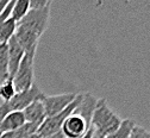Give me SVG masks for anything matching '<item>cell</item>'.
<instances>
[{
    "label": "cell",
    "mask_w": 150,
    "mask_h": 138,
    "mask_svg": "<svg viewBox=\"0 0 150 138\" xmlns=\"http://www.w3.org/2000/svg\"><path fill=\"white\" fill-rule=\"evenodd\" d=\"M120 123L122 119L110 108L106 99L97 100L91 118V127L94 130V133L99 138H105L115 132L119 127Z\"/></svg>",
    "instance_id": "1"
},
{
    "label": "cell",
    "mask_w": 150,
    "mask_h": 138,
    "mask_svg": "<svg viewBox=\"0 0 150 138\" xmlns=\"http://www.w3.org/2000/svg\"><path fill=\"white\" fill-rule=\"evenodd\" d=\"M50 10H51V5L42 10H30L22 21L19 23H17V26L22 28L41 38V36L45 32L49 25Z\"/></svg>",
    "instance_id": "2"
},
{
    "label": "cell",
    "mask_w": 150,
    "mask_h": 138,
    "mask_svg": "<svg viewBox=\"0 0 150 138\" xmlns=\"http://www.w3.org/2000/svg\"><path fill=\"white\" fill-rule=\"evenodd\" d=\"M81 99H82V93L78 94V96L75 98V100L66 110H63L59 114L47 117L44 119V122L40 125V127H38V130H37L36 133L38 134L41 138H47V137H49L51 134H55V133L60 132L64 120L74 112V110L78 107V105L81 103Z\"/></svg>",
    "instance_id": "3"
},
{
    "label": "cell",
    "mask_w": 150,
    "mask_h": 138,
    "mask_svg": "<svg viewBox=\"0 0 150 138\" xmlns=\"http://www.w3.org/2000/svg\"><path fill=\"white\" fill-rule=\"evenodd\" d=\"M35 56L36 52H25L19 67H18L12 79L17 93L29 89L35 84V74H33Z\"/></svg>",
    "instance_id": "4"
},
{
    "label": "cell",
    "mask_w": 150,
    "mask_h": 138,
    "mask_svg": "<svg viewBox=\"0 0 150 138\" xmlns=\"http://www.w3.org/2000/svg\"><path fill=\"white\" fill-rule=\"evenodd\" d=\"M78 96L75 93H63L57 95H44L42 103L44 106L45 115L51 117L55 114H59L63 110H66Z\"/></svg>",
    "instance_id": "5"
},
{
    "label": "cell",
    "mask_w": 150,
    "mask_h": 138,
    "mask_svg": "<svg viewBox=\"0 0 150 138\" xmlns=\"http://www.w3.org/2000/svg\"><path fill=\"white\" fill-rule=\"evenodd\" d=\"M45 94L42 93L40 87L36 84H33L29 89L24 92L16 93V95L7 103L10 112L12 111H23L25 107H28L30 104H32L36 100H42Z\"/></svg>",
    "instance_id": "6"
},
{
    "label": "cell",
    "mask_w": 150,
    "mask_h": 138,
    "mask_svg": "<svg viewBox=\"0 0 150 138\" xmlns=\"http://www.w3.org/2000/svg\"><path fill=\"white\" fill-rule=\"evenodd\" d=\"M91 124L74 110V112L64 120L61 131L64 138H81L89 130Z\"/></svg>",
    "instance_id": "7"
},
{
    "label": "cell",
    "mask_w": 150,
    "mask_h": 138,
    "mask_svg": "<svg viewBox=\"0 0 150 138\" xmlns=\"http://www.w3.org/2000/svg\"><path fill=\"white\" fill-rule=\"evenodd\" d=\"M7 52H8V75H10V79H13L18 67H19L25 55L23 48L18 43L17 38L14 36L7 42Z\"/></svg>",
    "instance_id": "8"
},
{
    "label": "cell",
    "mask_w": 150,
    "mask_h": 138,
    "mask_svg": "<svg viewBox=\"0 0 150 138\" xmlns=\"http://www.w3.org/2000/svg\"><path fill=\"white\" fill-rule=\"evenodd\" d=\"M22 112H23V114L25 117V122L26 123L37 125L38 127H40V125L44 122V119L47 118L42 100L33 101L28 107H25Z\"/></svg>",
    "instance_id": "9"
},
{
    "label": "cell",
    "mask_w": 150,
    "mask_h": 138,
    "mask_svg": "<svg viewBox=\"0 0 150 138\" xmlns=\"http://www.w3.org/2000/svg\"><path fill=\"white\" fill-rule=\"evenodd\" d=\"M25 117L22 111H12L0 123V133H7L22 127L25 124Z\"/></svg>",
    "instance_id": "10"
},
{
    "label": "cell",
    "mask_w": 150,
    "mask_h": 138,
    "mask_svg": "<svg viewBox=\"0 0 150 138\" xmlns=\"http://www.w3.org/2000/svg\"><path fill=\"white\" fill-rule=\"evenodd\" d=\"M29 11H30V0H16L11 10L10 18H12L16 23H19L28 14Z\"/></svg>",
    "instance_id": "11"
},
{
    "label": "cell",
    "mask_w": 150,
    "mask_h": 138,
    "mask_svg": "<svg viewBox=\"0 0 150 138\" xmlns=\"http://www.w3.org/2000/svg\"><path fill=\"white\" fill-rule=\"evenodd\" d=\"M38 130V126L33 125V124H29L25 123L22 127L17 129L14 131L7 132V133H1L0 138H28L31 134H35Z\"/></svg>",
    "instance_id": "12"
},
{
    "label": "cell",
    "mask_w": 150,
    "mask_h": 138,
    "mask_svg": "<svg viewBox=\"0 0 150 138\" xmlns=\"http://www.w3.org/2000/svg\"><path fill=\"white\" fill-rule=\"evenodd\" d=\"M10 79L7 43H0V85Z\"/></svg>",
    "instance_id": "13"
},
{
    "label": "cell",
    "mask_w": 150,
    "mask_h": 138,
    "mask_svg": "<svg viewBox=\"0 0 150 138\" xmlns=\"http://www.w3.org/2000/svg\"><path fill=\"white\" fill-rule=\"evenodd\" d=\"M135 122L131 119H122V123L119 125V127L112 132L111 134L106 136L105 138H130L132 130L135 127Z\"/></svg>",
    "instance_id": "14"
},
{
    "label": "cell",
    "mask_w": 150,
    "mask_h": 138,
    "mask_svg": "<svg viewBox=\"0 0 150 138\" xmlns=\"http://www.w3.org/2000/svg\"><path fill=\"white\" fill-rule=\"evenodd\" d=\"M17 30V23L12 18H8L0 28V43H7L14 36Z\"/></svg>",
    "instance_id": "15"
},
{
    "label": "cell",
    "mask_w": 150,
    "mask_h": 138,
    "mask_svg": "<svg viewBox=\"0 0 150 138\" xmlns=\"http://www.w3.org/2000/svg\"><path fill=\"white\" fill-rule=\"evenodd\" d=\"M16 88L13 85V80L12 79H8L4 84L0 85V96L5 103H8L12 98L16 95Z\"/></svg>",
    "instance_id": "16"
},
{
    "label": "cell",
    "mask_w": 150,
    "mask_h": 138,
    "mask_svg": "<svg viewBox=\"0 0 150 138\" xmlns=\"http://www.w3.org/2000/svg\"><path fill=\"white\" fill-rule=\"evenodd\" d=\"M130 138H150V131L145 130L144 127L135 125Z\"/></svg>",
    "instance_id": "17"
},
{
    "label": "cell",
    "mask_w": 150,
    "mask_h": 138,
    "mask_svg": "<svg viewBox=\"0 0 150 138\" xmlns=\"http://www.w3.org/2000/svg\"><path fill=\"white\" fill-rule=\"evenodd\" d=\"M51 4L50 0H30V10H42Z\"/></svg>",
    "instance_id": "18"
},
{
    "label": "cell",
    "mask_w": 150,
    "mask_h": 138,
    "mask_svg": "<svg viewBox=\"0 0 150 138\" xmlns=\"http://www.w3.org/2000/svg\"><path fill=\"white\" fill-rule=\"evenodd\" d=\"M13 3H14V0H11V1L7 4V6L5 7V10L3 11V13L0 14V28H1V25L4 24V22L6 21V19L10 18V16H11V10H12V6H13Z\"/></svg>",
    "instance_id": "19"
},
{
    "label": "cell",
    "mask_w": 150,
    "mask_h": 138,
    "mask_svg": "<svg viewBox=\"0 0 150 138\" xmlns=\"http://www.w3.org/2000/svg\"><path fill=\"white\" fill-rule=\"evenodd\" d=\"M10 112V108H8V105L7 103H4L1 106H0V123L3 122V119L7 115V113Z\"/></svg>",
    "instance_id": "20"
},
{
    "label": "cell",
    "mask_w": 150,
    "mask_h": 138,
    "mask_svg": "<svg viewBox=\"0 0 150 138\" xmlns=\"http://www.w3.org/2000/svg\"><path fill=\"white\" fill-rule=\"evenodd\" d=\"M8 3H10L8 0H0V14L3 13V11L5 10V7L7 6Z\"/></svg>",
    "instance_id": "21"
},
{
    "label": "cell",
    "mask_w": 150,
    "mask_h": 138,
    "mask_svg": "<svg viewBox=\"0 0 150 138\" xmlns=\"http://www.w3.org/2000/svg\"><path fill=\"white\" fill-rule=\"evenodd\" d=\"M93 137H94V130H93L92 127H89V130L86 132V134L82 136L81 138H93Z\"/></svg>",
    "instance_id": "22"
},
{
    "label": "cell",
    "mask_w": 150,
    "mask_h": 138,
    "mask_svg": "<svg viewBox=\"0 0 150 138\" xmlns=\"http://www.w3.org/2000/svg\"><path fill=\"white\" fill-rule=\"evenodd\" d=\"M4 103H5V101H4V100H3V99H1V96H0V106H1V105H3V104H4Z\"/></svg>",
    "instance_id": "23"
},
{
    "label": "cell",
    "mask_w": 150,
    "mask_h": 138,
    "mask_svg": "<svg viewBox=\"0 0 150 138\" xmlns=\"http://www.w3.org/2000/svg\"><path fill=\"white\" fill-rule=\"evenodd\" d=\"M96 136H97V134H96ZM97 138H99V137H98V136H97Z\"/></svg>",
    "instance_id": "24"
},
{
    "label": "cell",
    "mask_w": 150,
    "mask_h": 138,
    "mask_svg": "<svg viewBox=\"0 0 150 138\" xmlns=\"http://www.w3.org/2000/svg\"><path fill=\"white\" fill-rule=\"evenodd\" d=\"M0 136H1V133H0Z\"/></svg>",
    "instance_id": "25"
}]
</instances>
